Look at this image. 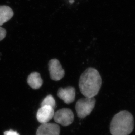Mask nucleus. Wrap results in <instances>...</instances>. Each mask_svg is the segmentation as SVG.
Listing matches in <instances>:
<instances>
[{
	"label": "nucleus",
	"mask_w": 135,
	"mask_h": 135,
	"mask_svg": "<svg viewBox=\"0 0 135 135\" xmlns=\"http://www.w3.org/2000/svg\"><path fill=\"white\" fill-rule=\"evenodd\" d=\"M60 126L54 123L42 124L36 130V135H59Z\"/></svg>",
	"instance_id": "423d86ee"
},
{
	"label": "nucleus",
	"mask_w": 135,
	"mask_h": 135,
	"mask_svg": "<svg viewBox=\"0 0 135 135\" xmlns=\"http://www.w3.org/2000/svg\"><path fill=\"white\" fill-rule=\"evenodd\" d=\"M44 106L51 107L53 109H55L56 107V102L52 95L51 94L47 95L44 99L41 104V106Z\"/></svg>",
	"instance_id": "9b49d317"
},
{
	"label": "nucleus",
	"mask_w": 135,
	"mask_h": 135,
	"mask_svg": "<svg viewBox=\"0 0 135 135\" xmlns=\"http://www.w3.org/2000/svg\"><path fill=\"white\" fill-rule=\"evenodd\" d=\"M13 16L14 12L11 7L7 5H0V26L10 20Z\"/></svg>",
	"instance_id": "9d476101"
},
{
	"label": "nucleus",
	"mask_w": 135,
	"mask_h": 135,
	"mask_svg": "<svg viewBox=\"0 0 135 135\" xmlns=\"http://www.w3.org/2000/svg\"><path fill=\"white\" fill-rule=\"evenodd\" d=\"M54 114V109L52 107L47 106H41L37 112L36 118L40 123H47L52 119Z\"/></svg>",
	"instance_id": "0eeeda50"
},
{
	"label": "nucleus",
	"mask_w": 135,
	"mask_h": 135,
	"mask_svg": "<svg viewBox=\"0 0 135 135\" xmlns=\"http://www.w3.org/2000/svg\"><path fill=\"white\" fill-rule=\"evenodd\" d=\"M27 81L29 86L34 90L40 88L43 83L40 74L37 72H33L30 74L28 77Z\"/></svg>",
	"instance_id": "1a4fd4ad"
},
{
	"label": "nucleus",
	"mask_w": 135,
	"mask_h": 135,
	"mask_svg": "<svg viewBox=\"0 0 135 135\" xmlns=\"http://www.w3.org/2000/svg\"><path fill=\"white\" fill-rule=\"evenodd\" d=\"M96 100L94 97H86L80 99L75 104V108L78 117L84 118L90 114L95 107Z\"/></svg>",
	"instance_id": "7ed1b4c3"
},
{
	"label": "nucleus",
	"mask_w": 135,
	"mask_h": 135,
	"mask_svg": "<svg viewBox=\"0 0 135 135\" xmlns=\"http://www.w3.org/2000/svg\"><path fill=\"white\" fill-rule=\"evenodd\" d=\"M102 85V79L99 72L96 69H86L81 75L79 88L85 97L93 98L99 92Z\"/></svg>",
	"instance_id": "f257e3e1"
},
{
	"label": "nucleus",
	"mask_w": 135,
	"mask_h": 135,
	"mask_svg": "<svg viewBox=\"0 0 135 135\" xmlns=\"http://www.w3.org/2000/svg\"><path fill=\"white\" fill-rule=\"evenodd\" d=\"M48 69L51 79L53 80L59 81L64 77L65 71L57 59H52L50 61Z\"/></svg>",
	"instance_id": "39448f33"
},
{
	"label": "nucleus",
	"mask_w": 135,
	"mask_h": 135,
	"mask_svg": "<svg viewBox=\"0 0 135 135\" xmlns=\"http://www.w3.org/2000/svg\"><path fill=\"white\" fill-rule=\"evenodd\" d=\"M4 135H20V134L16 131L11 129L4 132Z\"/></svg>",
	"instance_id": "ddd939ff"
},
{
	"label": "nucleus",
	"mask_w": 135,
	"mask_h": 135,
	"mask_svg": "<svg viewBox=\"0 0 135 135\" xmlns=\"http://www.w3.org/2000/svg\"><path fill=\"white\" fill-rule=\"evenodd\" d=\"M134 126V118L131 113L122 110L112 118L110 132L112 135H129L133 132Z\"/></svg>",
	"instance_id": "f03ea898"
},
{
	"label": "nucleus",
	"mask_w": 135,
	"mask_h": 135,
	"mask_svg": "<svg viewBox=\"0 0 135 135\" xmlns=\"http://www.w3.org/2000/svg\"><path fill=\"white\" fill-rule=\"evenodd\" d=\"M57 96L64 101L65 104H71L75 100V90L72 86H68L64 88H60L57 93Z\"/></svg>",
	"instance_id": "6e6552de"
},
{
	"label": "nucleus",
	"mask_w": 135,
	"mask_h": 135,
	"mask_svg": "<svg viewBox=\"0 0 135 135\" xmlns=\"http://www.w3.org/2000/svg\"><path fill=\"white\" fill-rule=\"evenodd\" d=\"M54 119L55 122L63 126H68L74 121V116L70 109L64 108L57 110L54 114Z\"/></svg>",
	"instance_id": "20e7f679"
},
{
	"label": "nucleus",
	"mask_w": 135,
	"mask_h": 135,
	"mask_svg": "<svg viewBox=\"0 0 135 135\" xmlns=\"http://www.w3.org/2000/svg\"><path fill=\"white\" fill-rule=\"evenodd\" d=\"M6 33V30L0 26V41L2 40L5 37Z\"/></svg>",
	"instance_id": "f8f14e48"
}]
</instances>
